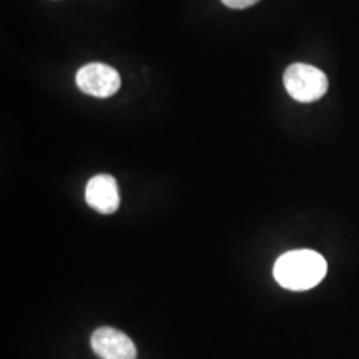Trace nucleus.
<instances>
[{
  "label": "nucleus",
  "mask_w": 359,
  "mask_h": 359,
  "mask_svg": "<svg viewBox=\"0 0 359 359\" xmlns=\"http://www.w3.org/2000/svg\"><path fill=\"white\" fill-rule=\"evenodd\" d=\"M326 259L311 250L288 251L278 258L275 268H273L275 280L283 288L291 291H306L314 288L326 276Z\"/></svg>",
  "instance_id": "f257e3e1"
},
{
  "label": "nucleus",
  "mask_w": 359,
  "mask_h": 359,
  "mask_svg": "<svg viewBox=\"0 0 359 359\" xmlns=\"http://www.w3.org/2000/svg\"><path fill=\"white\" fill-rule=\"evenodd\" d=\"M283 83L290 97L299 103L320 100L330 87L325 72L308 64L290 65L283 75Z\"/></svg>",
  "instance_id": "f03ea898"
},
{
  "label": "nucleus",
  "mask_w": 359,
  "mask_h": 359,
  "mask_svg": "<svg viewBox=\"0 0 359 359\" xmlns=\"http://www.w3.org/2000/svg\"><path fill=\"white\" fill-rule=\"evenodd\" d=\"M75 82H77L80 92H83L85 95L107 98L118 92L122 79L114 67L93 62V64L83 65L77 72Z\"/></svg>",
  "instance_id": "7ed1b4c3"
},
{
  "label": "nucleus",
  "mask_w": 359,
  "mask_h": 359,
  "mask_svg": "<svg viewBox=\"0 0 359 359\" xmlns=\"http://www.w3.org/2000/svg\"><path fill=\"white\" fill-rule=\"evenodd\" d=\"M92 349L100 359H137L133 341L114 327H98L92 334Z\"/></svg>",
  "instance_id": "20e7f679"
},
{
  "label": "nucleus",
  "mask_w": 359,
  "mask_h": 359,
  "mask_svg": "<svg viewBox=\"0 0 359 359\" xmlns=\"http://www.w3.org/2000/svg\"><path fill=\"white\" fill-rule=\"evenodd\" d=\"M85 200L90 208L102 215L115 213L120 206L116 180L111 175H95L85 187Z\"/></svg>",
  "instance_id": "39448f33"
},
{
  "label": "nucleus",
  "mask_w": 359,
  "mask_h": 359,
  "mask_svg": "<svg viewBox=\"0 0 359 359\" xmlns=\"http://www.w3.org/2000/svg\"><path fill=\"white\" fill-rule=\"evenodd\" d=\"M258 2L259 0H222V4L230 8H235V11H243V8L253 7Z\"/></svg>",
  "instance_id": "423d86ee"
}]
</instances>
